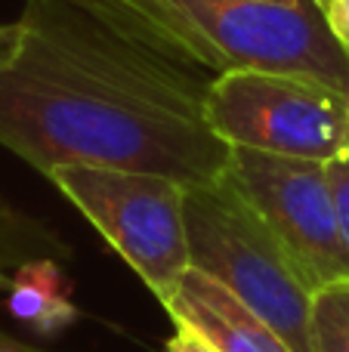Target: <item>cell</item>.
<instances>
[{
    "instance_id": "1",
    "label": "cell",
    "mask_w": 349,
    "mask_h": 352,
    "mask_svg": "<svg viewBox=\"0 0 349 352\" xmlns=\"http://www.w3.org/2000/svg\"><path fill=\"white\" fill-rule=\"evenodd\" d=\"M0 65V146L47 176L99 164L216 182L232 148L210 130L216 72L127 0H25Z\"/></svg>"
},
{
    "instance_id": "2",
    "label": "cell",
    "mask_w": 349,
    "mask_h": 352,
    "mask_svg": "<svg viewBox=\"0 0 349 352\" xmlns=\"http://www.w3.org/2000/svg\"><path fill=\"white\" fill-rule=\"evenodd\" d=\"M198 62L223 72L309 74L349 93V59L322 0H127Z\"/></svg>"
},
{
    "instance_id": "3",
    "label": "cell",
    "mask_w": 349,
    "mask_h": 352,
    "mask_svg": "<svg viewBox=\"0 0 349 352\" xmlns=\"http://www.w3.org/2000/svg\"><path fill=\"white\" fill-rule=\"evenodd\" d=\"M189 263L247 303L294 352H313V287L247 198L223 176L185 186Z\"/></svg>"
},
{
    "instance_id": "4",
    "label": "cell",
    "mask_w": 349,
    "mask_h": 352,
    "mask_svg": "<svg viewBox=\"0 0 349 352\" xmlns=\"http://www.w3.org/2000/svg\"><path fill=\"white\" fill-rule=\"evenodd\" d=\"M47 179L90 219L155 300L170 303L192 269L183 182L99 164H59Z\"/></svg>"
},
{
    "instance_id": "5",
    "label": "cell",
    "mask_w": 349,
    "mask_h": 352,
    "mask_svg": "<svg viewBox=\"0 0 349 352\" xmlns=\"http://www.w3.org/2000/svg\"><path fill=\"white\" fill-rule=\"evenodd\" d=\"M204 118L229 148L319 164L349 152V93L309 74L223 72L207 90Z\"/></svg>"
},
{
    "instance_id": "6",
    "label": "cell",
    "mask_w": 349,
    "mask_h": 352,
    "mask_svg": "<svg viewBox=\"0 0 349 352\" xmlns=\"http://www.w3.org/2000/svg\"><path fill=\"white\" fill-rule=\"evenodd\" d=\"M223 176L284 244L313 291L349 278V248L340 232L328 164L232 148Z\"/></svg>"
},
{
    "instance_id": "7",
    "label": "cell",
    "mask_w": 349,
    "mask_h": 352,
    "mask_svg": "<svg viewBox=\"0 0 349 352\" xmlns=\"http://www.w3.org/2000/svg\"><path fill=\"white\" fill-rule=\"evenodd\" d=\"M164 309L173 322L195 328L216 352H294L275 328L201 269L185 272Z\"/></svg>"
},
{
    "instance_id": "8",
    "label": "cell",
    "mask_w": 349,
    "mask_h": 352,
    "mask_svg": "<svg viewBox=\"0 0 349 352\" xmlns=\"http://www.w3.org/2000/svg\"><path fill=\"white\" fill-rule=\"evenodd\" d=\"M10 312L37 331H59L78 316L68 300V285L53 260H31L10 278Z\"/></svg>"
},
{
    "instance_id": "9",
    "label": "cell",
    "mask_w": 349,
    "mask_h": 352,
    "mask_svg": "<svg viewBox=\"0 0 349 352\" xmlns=\"http://www.w3.org/2000/svg\"><path fill=\"white\" fill-rule=\"evenodd\" d=\"M65 254L68 248L53 232L0 198V275L10 266L19 269L31 260H56Z\"/></svg>"
},
{
    "instance_id": "10",
    "label": "cell",
    "mask_w": 349,
    "mask_h": 352,
    "mask_svg": "<svg viewBox=\"0 0 349 352\" xmlns=\"http://www.w3.org/2000/svg\"><path fill=\"white\" fill-rule=\"evenodd\" d=\"M313 352H349V278L322 285L309 309Z\"/></svg>"
},
{
    "instance_id": "11",
    "label": "cell",
    "mask_w": 349,
    "mask_h": 352,
    "mask_svg": "<svg viewBox=\"0 0 349 352\" xmlns=\"http://www.w3.org/2000/svg\"><path fill=\"white\" fill-rule=\"evenodd\" d=\"M328 176H331L334 201H337L340 232H344V241L349 248V152H344L334 161H328Z\"/></svg>"
},
{
    "instance_id": "12",
    "label": "cell",
    "mask_w": 349,
    "mask_h": 352,
    "mask_svg": "<svg viewBox=\"0 0 349 352\" xmlns=\"http://www.w3.org/2000/svg\"><path fill=\"white\" fill-rule=\"evenodd\" d=\"M322 10H325V22L331 37L349 59V0H322Z\"/></svg>"
},
{
    "instance_id": "13",
    "label": "cell",
    "mask_w": 349,
    "mask_h": 352,
    "mask_svg": "<svg viewBox=\"0 0 349 352\" xmlns=\"http://www.w3.org/2000/svg\"><path fill=\"white\" fill-rule=\"evenodd\" d=\"M173 324H177V328L167 337L164 352H216L195 328H189V324H183V322H173Z\"/></svg>"
},
{
    "instance_id": "14",
    "label": "cell",
    "mask_w": 349,
    "mask_h": 352,
    "mask_svg": "<svg viewBox=\"0 0 349 352\" xmlns=\"http://www.w3.org/2000/svg\"><path fill=\"white\" fill-rule=\"evenodd\" d=\"M16 47H19V25L16 22L0 25V65L12 59Z\"/></svg>"
},
{
    "instance_id": "15",
    "label": "cell",
    "mask_w": 349,
    "mask_h": 352,
    "mask_svg": "<svg viewBox=\"0 0 349 352\" xmlns=\"http://www.w3.org/2000/svg\"><path fill=\"white\" fill-rule=\"evenodd\" d=\"M0 352H47V349H37L31 343H22L16 337H10L6 331H0Z\"/></svg>"
},
{
    "instance_id": "16",
    "label": "cell",
    "mask_w": 349,
    "mask_h": 352,
    "mask_svg": "<svg viewBox=\"0 0 349 352\" xmlns=\"http://www.w3.org/2000/svg\"><path fill=\"white\" fill-rule=\"evenodd\" d=\"M275 3H303V0H275Z\"/></svg>"
}]
</instances>
